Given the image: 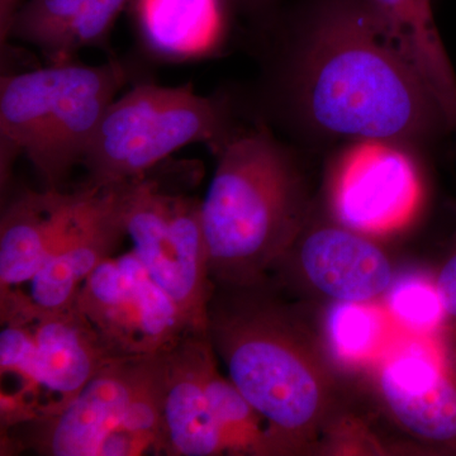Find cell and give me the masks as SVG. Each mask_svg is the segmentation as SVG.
Listing matches in <instances>:
<instances>
[{
	"label": "cell",
	"mask_w": 456,
	"mask_h": 456,
	"mask_svg": "<svg viewBox=\"0 0 456 456\" xmlns=\"http://www.w3.org/2000/svg\"><path fill=\"white\" fill-rule=\"evenodd\" d=\"M118 62L55 64L0 80V180L8 187L20 155L44 189L65 191L82 165L99 123L126 82Z\"/></svg>",
	"instance_id": "4"
},
{
	"label": "cell",
	"mask_w": 456,
	"mask_h": 456,
	"mask_svg": "<svg viewBox=\"0 0 456 456\" xmlns=\"http://www.w3.org/2000/svg\"><path fill=\"white\" fill-rule=\"evenodd\" d=\"M0 375L16 387L0 393L2 431L53 415L113 360L86 318L74 310L56 314H0Z\"/></svg>",
	"instance_id": "7"
},
{
	"label": "cell",
	"mask_w": 456,
	"mask_h": 456,
	"mask_svg": "<svg viewBox=\"0 0 456 456\" xmlns=\"http://www.w3.org/2000/svg\"><path fill=\"white\" fill-rule=\"evenodd\" d=\"M215 354L207 331L200 330L161 351L164 455H228L206 388L207 365Z\"/></svg>",
	"instance_id": "14"
},
{
	"label": "cell",
	"mask_w": 456,
	"mask_h": 456,
	"mask_svg": "<svg viewBox=\"0 0 456 456\" xmlns=\"http://www.w3.org/2000/svg\"><path fill=\"white\" fill-rule=\"evenodd\" d=\"M379 318L364 303L331 302L326 340L335 359L360 362L371 355L380 336Z\"/></svg>",
	"instance_id": "19"
},
{
	"label": "cell",
	"mask_w": 456,
	"mask_h": 456,
	"mask_svg": "<svg viewBox=\"0 0 456 456\" xmlns=\"http://www.w3.org/2000/svg\"><path fill=\"white\" fill-rule=\"evenodd\" d=\"M388 293L389 307L402 322L419 330L443 326V303L434 281L408 279L393 285Z\"/></svg>",
	"instance_id": "20"
},
{
	"label": "cell",
	"mask_w": 456,
	"mask_h": 456,
	"mask_svg": "<svg viewBox=\"0 0 456 456\" xmlns=\"http://www.w3.org/2000/svg\"><path fill=\"white\" fill-rule=\"evenodd\" d=\"M75 307L119 358L155 355L198 330L132 251L104 260L83 284Z\"/></svg>",
	"instance_id": "10"
},
{
	"label": "cell",
	"mask_w": 456,
	"mask_h": 456,
	"mask_svg": "<svg viewBox=\"0 0 456 456\" xmlns=\"http://www.w3.org/2000/svg\"><path fill=\"white\" fill-rule=\"evenodd\" d=\"M290 103L326 139L419 145L448 130L421 77L360 0H326L305 28L289 70Z\"/></svg>",
	"instance_id": "1"
},
{
	"label": "cell",
	"mask_w": 456,
	"mask_h": 456,
	"mask_svg": "<svg viewBox=\"0 0 456 456\" xmlns=\"http://www.w3.org/2000/svg\"><path fill=\"white\" fill-rule=\"evenodd\" d=\"M416 143L395 140L344 142L327 174L331 220L364 235L398 230L422 200V173Z\"/></svg>",
	"instance_id": "9"
},
{
	"label": "cell",
	"mask_w": 456,
	"mask_h": 456,
	"mask_svg": "<svg viewBox=\"0 0 456 456\" xmlns=\"http://www.w3.org/2000/svg\"><path fill=\"white\" fill-rule=\"evenodd\" d=\"M26 0H0V42L2 50L12 35V27L16 20L18 12L23 7Z\"/></svg>",
	"instance_id": "23"
},
{
	"label": "cell",
	"mask_w": 456,
	"mask_h": 456,
	"mask_svg": "<svg viewBox=\"0 0 456 456\" xmlns=\"http://www.w3.org/2000/svg\"><path fill=\"white\" fill-rule=\"evenodd\" d=\"M227 104L197 94L191 84H140L108 108L83 164L86 184H117L146 175L155 165L191 143L216 154L232 139Z\"/></svg>",
	"instance_id": "6"
},
{
	"label": "cell",
	"mask_w": 456,
	"mask_h": 456,
	"mask_svg": "<svg viewBox=\"0 0 456 456\" xmlns=\"http://www.w3.org/2000/svg\"><path fill=\"white\" fill-rule=\"evenodd\" d=\"M88 0H26L18 12L11 38L38 47L53 60L62 50Z\"/></svg>",
	"instance_id": "18"
},
{
	"label": "cell",
	"mask_w": 456,
	"mask_h": 456,
	"mask_svg": "<svg viewBox=\"0 0 456 456\" xmlns=\"http://www.w3.org/2000/svg\"><path fill=\"white\" fill-rule=\"evenodd\" d=\"M150 47L167 56L203 53L220 40L230 0H132Z\"/></svg>",
	"instance_id": "17"
},
{
	"label": "cell",
	"mask_w": 456,
	"mask_h": 456,
	"mask_svg": "<svg viewBox=\"0 0 456 456\" xmlns=\"http://www.w3.org/2000/svg\"><path fill=\"white\" fill-rule=\"evenodd\" d=\"M2 452L164 455L160 353L113 360L56 413L3 431Z\"/></svg>",
	"instance_id": "5"
},
{
	"label": "cell",
	"mask_w": 456,
	"mask_h": 456,
	"mask_svg": "<svg viewBox=\"0 0 456 456\" xmlns=\"http://www.w3.org/2000/svg\"><path fill=\"white\" fill-rule=\"evenodd\" d=\"M434 283L443 303L444 322L441 332L456 338V232Z\"/></svg>",
	"instance_id": "22"
},
{
	"label": "cell",
	"mask_w": 456,
	"mask_h": 456,
	"mask_svg": "<svg viewBox=\"0 0 456 456\" xmlns=\"http://www.w3.org/2000/svg\"><path fill=\"white\" fill-rule=\"evenodd\" d=\"M130 2L132 0H88L69 33L61 61L84 47L97 46L106 41L117 17Z\"/></svg>",
	"instance_id": "21"
},
{
	"label": "cell",
	"mask_w": 456,
	"mask_h": 456,
	"mask_svg": "<svg viewBox=\"0 0 456 456\" xmlns=\"http://www.w3.org/2000/svg\"><path fill=\"white\" fill-rule=\"evenodd\" d=\"M122 183L82 185L79 206L61 241L26 284L28 289L0 292V314H56L74 310L86 279L113 256L125 239Z\"/></svg>",
	"instance_id": "11"
},
{
	"label": "cell",
	"mask_w": 456,
	"mask_h": 456,
	"mask_svg": "<svg viewBox=\"0 0 456 456\" xmlns=\"http://www.w3.org/2000/svg\"><path fill=\"white\" fill-rule=\"evenodd\" d=\"M242 2H246V3H256V2H259V0H242Z\"/></svg>",
	"instance_id": "24"
},
{
	"label": "cell",
	"mask_w": 456,
	"mask_h": 456,
	"mask_svg": "<svg viewBox=\"0 0 456 456\" xmlns=\"http://www.w3.org/2000/svg\"><path fill=\"white\" fill-rule=\"evenodd\" d=\"M272 281L215 285L207 335L228 378L268 424L278 455L303 454L345 413L334 356Z\"/></svg>",
	"instance_id": "2"
},
{
	"label": "cell",
	"mask_w": 456,
	"mask_h": 456,
	"mask_svg": "<svg viewBox=\"0 0 456 456\" xmlns=\"http://www.w3.org/2000/svg\"><path fill=\"white\" fill-rule=\"evenodd\" d=\"M375 388L402 430L432 452L456 455V338L398 350L378 364Z\"/></svg>",
	"instance_id": "12"
},
{
	"label": "cell",
	"mask_w": 456,
	"mask_h": 456,
	"mask_svg": "<svg viewBox=\"0 0 456 456\" xmlns=\"http://www.w3.org/2000/svg\"><path fill=\"white\" fill-rule=\"evenodd\" d=\"M122 217L132 253L196 329L207 331L213 284L202 200L174 193L156 180L122 183Z\"/></svg>",
	"instance_id": "8"
},
{
	"label": "cell",
	"mask_w": 456,
	"mask_h": 456,
	"mask_svg": "<svg viewBox=\"0 0 456 456\" xmlns=\"http://www.w3.org/2000/svg\"><path fill=\"white\" fill-rule=\"evenodd\" d=\"M82 198L75 191H27L3 209L0 221V292L22 288L61 241Z\"/></svg>",
	"instance_id": "15"
},
{
	"label": "cell",
	"mask_w": 456,
	"mask_h": 456,
	"mask_svg": "<svg viewBox=\"0 0 456 456\" xmlns=\"http://www.w3.org/2000/svg\"><path fill=\"white\" fill-rule=\"evenodd\" d=\"M289 269L331 302L365 305L388 293L395 281L392 261L370 236L330 217L310 216L274 273Z\"/></svg>",
	"instance_id": "13"
},
{
	"label": "cell",
	"mask_w": 456,
	"mask_h": 456,
	"mask_svg": "<svg viewBox=\"0 0 456 456\" xmlns=\"http://www.w3.org/2000/svg\"><path fill=\"white\" fill-rule=\"evenodd\" d=\"M360 2L421 77L448 130H456V73L437 28L431 0Z\"/></svg>",
	"instance_id": "16"
},
{
	"label": "cell",
	"mask_w": 456,
	"mask_h": 456,
	"mask_svg": "<svg viewBox=\"0 0 456 456\" xmlns=\"http://www.w3.org/2000/svg\"><path fill=\"white\" fill-rule=\"evenodd\" d=\"M202 220L215 285L272 277L311 216L305 175L268 131L237 134L217 152Z\"/></svg>",
	"instance_id": "3"
}]
</instances>
